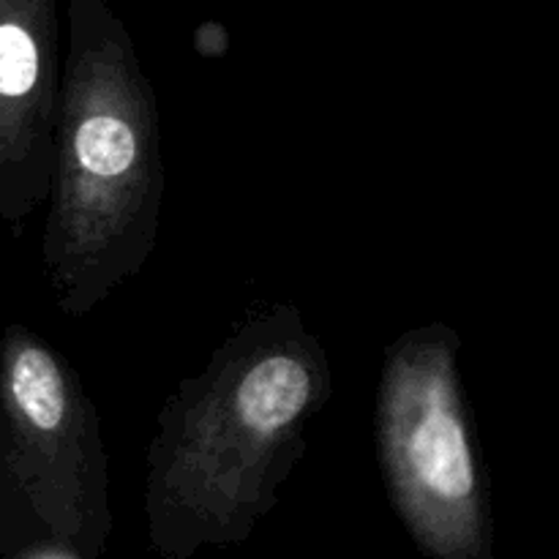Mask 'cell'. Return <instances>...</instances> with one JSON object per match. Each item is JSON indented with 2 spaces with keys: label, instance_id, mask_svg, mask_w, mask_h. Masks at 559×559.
Returning a JSON list of instances; mask_svg holds the SVG:
<instances>
[{
  "label": "cell",
  "instance_id": "cell-1",
  "mask_svg": "<svg viewBox=\"0 0 559 559\" xmlns=\"http://www.w3.org/2000/svg\"><path fill=\"white\" fill-rule=\"evenodd\" d=\"M331 396V358L304 314L289 304L251 311L158 409L145 451L158 557L243 544L276 508Z\"/></svg>",
  "mask_w": 559,
  "mask_h": 559
},
{
  "label": "cell",
  "instance_id": "cell-2",
  "mask_svg": "<svg viewBox=\"0 0 559 559\" xmlns=\"http://www.w3.org/2000/svg\"><path fill=\"white\" fill-rule=\"evenodd\" d=\"M164 186L156 91L129 27L107 0H69L41 240L60 314L80 320L140 276L156 249Z\"/></svg>",
  "mask_w": 559,
  "mask_h": 559
},
{
  "label": "cell",
  "instance_id": "cell-3",
  "mask_svg": "<svg viewBox=\"0 0 559 559\" xmlns=\"http://www.w3.org/2000/svg\"><path fill=\"white\" fill-rule=\"evenodd\" d=\"M448 322L391 344L377 388V459L393 511L431 559H495L489 486Z\"/></svg>",
  "mask_w": 559,
  "mask_h": 559
},
{
  "label": "cell",
  "instance_id": "cell-4",
  "mask_svg": "<svg viewBox=\"0 0 559 559\" xmlns=\"http://www.w3.org/2000/svg\"><path fill=\"white\" fill-rule=\"evenodd\" d=\"M5 464L47 538L102 559L112 530L98 407L60 349L11 322L0 333Z\"/></svg>",
  "mask_w": 559,
  "mask_h": 559
},
{
  "label": "cell",
  "instance_id": "cell-5",
  "mask_svg": "<svg viewBox=\"0 0 559 559\" xmlns=\"http://www.w3.org/2000/svg\"><path fill=\"white\" fill-rule=\"evenodd\" d=\"M60 0H0V218L47 202L63 85Z\"/></svg>",
  "mask_w": 559,
  "mask_h": 559
},
{
  "label": "cell",
  "instance_id": "cell-6",
  "mask_svg": "<svg viewBox=\"0 0 559 559\" xmlns=\"http://www.w3.org/2000/svg\"><path fill=\"white\" fill-rule=\"evenodd\" d=\"M22 559H82V557L76 555L74 549H69V546L55 544V540H49L47 546H38V549H31Z\"/></svg>",
  "mask_w": 559,
  "mask_h": 559
},
{
  "label": "cell",
  "instance_id": "cell-7",
  "mask_svg": "<svg viewBox=\"0 0 559 559\" xmlns=\"http://www.w3.org/2000/svg\"><path fill=\"white\" fill-rule=\"evenodd\" d=\"M5 549V522H3V516H0V551Z\"/></svg>",
  "mask_w": 559,
  "mask_h": 559
}]
</instances>
